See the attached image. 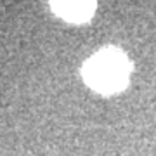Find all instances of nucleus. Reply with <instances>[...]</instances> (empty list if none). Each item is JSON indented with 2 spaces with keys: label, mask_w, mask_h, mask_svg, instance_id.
<instances>
[{
  "label": "nucleus",
  "mask_w": 156,
  "mask_h": 156,
  "mask_svg": "<svg viewBox=\"0 0 156 156\" xmlns=\"http://www.w3.org/2000/svg\"><path fill=\"white\" fill-rule=\"evenodd\" d=\"M130 62L122 50L108 47L92 56L83 66L87 85L101 94H115L128 82Z\"/></svg>",
  "instance_id": "nucleus-1"
},
{
  "label": "nucleus",
  "mask_w": 156,
  "mask_h": 156,
  "mask_svg": "<svg viewBox=\"0 0 156 156\" xmlns=\"http://www.w3.org/2000/svg\"><path fill=\"white\" fill-rule=\"evenodd\" d=\"M52 7L68 21L82 23L92 16L95 0H52Z\"/></svg>",
  "instance_id": "nucleus-2"
}]
</instances>
